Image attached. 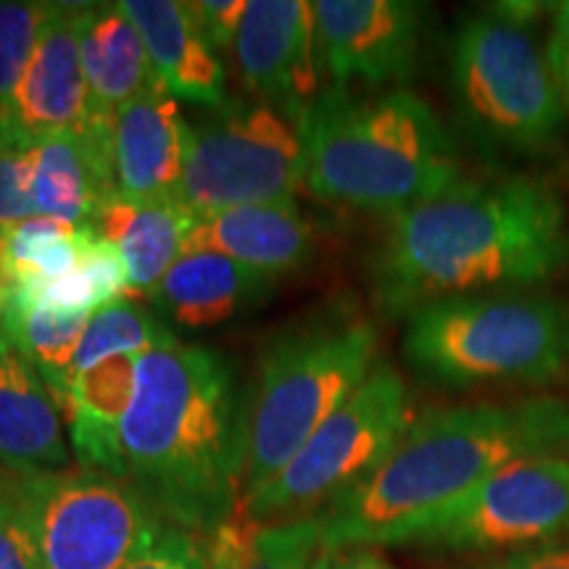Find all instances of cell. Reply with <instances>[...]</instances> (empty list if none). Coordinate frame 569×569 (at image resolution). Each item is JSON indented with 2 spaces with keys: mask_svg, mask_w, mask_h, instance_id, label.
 I'll return each mask as SVG.
<instances>
[{
  "mask_svg": "<svg viewBox=\"0 0 569 569\" xmlns=\"http://www.w3.org/2000/svg\"><path fill=\"white\" fill-rule=\"evenodd\" d=\"M567 267V206L551 182L459 177L390 213L372 259V290L382 315L409 317L443 298L532 288Z\"/></svg>",
  "mask_w": 569,
  "mask_h": 569,
  "instance_id": "1",
  "label": "cell"
},
{
  "mask_svg": "<svg viewBox=\"0 0 569 569\" xmlns=\"http://www.w3.org/2000/svg\"><path fill=\"white\" fill-rule=\"evenodd\" d=\"M567 448L569 403L553 396L430 409L359 486L311 519L325 551L417 546L498 467Z\"/></svg>",
  "mask_w": 569,
  "mask_h": 569,
  "instance_id": "2",
  "label": "cell"
},
{
  "mask_svg": "<svg viewBox=\"0 0 569 569\" xmlns=\"http://www.w3.org/2000/svg\"><path fill=\"white\" fill-rule=\"evenodd\" d=\"M122 475L174 528L211 536L243 511L246 393L224 353L177 343L134 359Z\"/></svg>",
  "mask_w": 569,
  "mask_h": 569,
  "instance_id": "3",
  "label": "cell"
},
{
  "mask_svg": "<svg viewBox=\"0 0 569 569\" xmlns=\"http://www.w3.org/2000/svg\"><path fill=\"white\" fill-rule=\"evenodd\" d=\"M306 190L327 203L396 213L459 180V159L430 103L409 90L330 88L298 124Z\"/></svg>",
  "mask_w": 569,
  "mask_h": 569,
  "instance_id": "4",
  "label": "cell"
},
{
  "mask_svg": "<svg viewBox=\"0 0 569 569\" xmlns=\"http://www.w3.org/2000/svg\"><path fill=\"white\" fill-rule=\"evenodd\" d=\"M375 359V325L348 303L309 311L267 340L246 393L243 503L343 407Z\"/></svg>",
  "mask_w": 569,
  "mask_h": 569,
  "instance_id": "5",
  "label": "cell"
},
{
  "mask_svg": "<svg viewBox=\"0 0 569 569\" xmlns=\"http://www.w3.org/2000/svg\"><path fill=\"white\" fill-rule=\"evenodd\" d=\"M403 356L443 386H543L569 365V298L509 290L427 303L407 317Z\"/></svg>",
  "mask_w": 569,
  "mask_h": 569,
  "instance_id": "6",
  "label": "cell"
},
{
  "mask_svg": "<svg viewBox=\"0 0 569 569\" xmlns=\"http://www.w3.org/2000/svg\"><path fill=\"white\" fill-rule=\"evenodd\" d=\"M453 98L467 130L493 151H549L569 109L530 27L496 9L465 21L451 53Z\"/></svg>",
  "mask_w": 569,
  "mask_h": 569,
  "instance_id": "7",
  "label": "cell"
},
{
  "mask_svg": "<svg viewBox=\"0 0 569 569\" xmlns=\"http://www.w3.org/2000/svg\"><path fill=\"white\" fill-rule=\"evenodd\" d=\"M3 475L42 569H124L169 528L122 478L88 469Z\"/></svg>",
  "mask_w": 569,
  "mask_h": 569,
  "instance_id": "8",
  "label": "cell"
},
{
  "mask_svg": "<svg viewBox=\"0 0 569 569\" xmlns=\"http://www.w3.org/2000/svg\"><path fill=\"white\" fill-rule=\"evenodd\" d=\"M411 419L415 411L403 377L393 367L375 365L367 380L319 425L280 475L248 498L240 515L256 522L317 517L393 451Z\"/></svg>",
  "mask_w": 569,
  "mask_h": 569,
  "instance_id": "9",
  "label": "cell"
},
{
  "mask_svg": "<svg viewBox=\"0 0 569 569\" xmlns=\"http://www.w3.org/2000/svg\"><path fill=\"white\" fill-rule=\"evenodd\" d=\"M272 103L232 101L193 127L174 201L203 219L253 203H290L306 188L298 124Z\"/></svg>",
  "mask_w": 569,
  "mask_h": 569,
  "instance_id": "10",
  "label": "cell"
},
{
  "mask_svg": "<svg viewBox=\"0 0 569 569\" xmlns=\"http://www.w3.org/2000/svg\"><path fill=\"white\" fill-rule=\"evenodd\" d=\"M561 536H569V459L538 453L498 467L417 546L507 557Z\"/></svg>",
  "mask_w": 569,
  "mask_h": 569,
  "instance_id": "11",
  "label": "cell"
},
{
  "mask_svg": "<svg viewBox=\"0 0 569 569\" xmlns=\"http://www.w3.org/2000/svg\"><path fill=\"white\" fill-rule=\"evenodd\" d=\"M319 63L336 88L407 82L422 40V6L409 0H317Z\"/></svg>",
  "mask_w": 569,
  "mask_h": 569,
  "instance_id": "12",
  "label": "cell"
},
{
  "mask_svg": "<svg viewBox=\"0 0 569 569\" xmlns=\"http://www.w3.org/2000/svg\"><path fill=\"white\" fill-rule=\"evenodd\" d=\"M232 51L246 88L288 113L290 122L301 124L319 98L322 71L315 3L248 0Z\"/></svg>",
  "mask_w": 569,
  "mask_h": 569,
  "instance_id": "13",
  "label": "cell"
},
{
  "mask_svg": "<svg viewBox=\"0 0 569 569\" xmlns=\"http://www.w3.org/2000/svg\"><path fill=\"white\" fill-rule=\"evenodd\" d=\"M84 3H53L51 19L42 27L17 96L9 127L0 140L32 142L53 132L77 130L90 117V92L82 69L80 13Z\"/></svg>",
  "mask_w": 569,
  "mask_h": 569,
  "instance_id": "14",
  "label": "cell"
},
{
  "mask_svg": "<svg viewBox=\"0 0 569 569\" xmlns=\"http://www.w3.org/2000/svg\"><path fill=\"white\" fill-rule=\"evenodd\" d=\"M30 193L34 217L92 230L106 206L119 198L111 167V119L90 113L77 130L32 142Z\"/></svg>",
  "mask_w": 569,
  "mask_h": 569,
  "instance_id": "15",
  "label": "cell"
},
{
  "mask_svg": "<svg viewBox=\"0 0 569 569\" xmlns=\"http://www.w3.org/2000/svg\"><path fill=\"white\" fill-rule=\"evenodd\" d=\"M193 127L163 88L142 92L111 117V167L119 198L169 201L180 188Z\"/></svg>",
  "mask_w": 569,
  "mask_h": 569,
  "instance_id": "16",
  "label": "cell"
},
{
  "mask_svg": "<svg viewBox=\"0 0 569 569\" xmlns=\"http://www.w3.org/2000/svg\"><path fill=\"white\" fill-rule=\"evenodd\" d=\"M315 230L296 201L238 206L198 219L182 253L211 251L272 277L303 269L315 256ZM180 253V256H182Z\"/></svg>",
  "mask_w": 569,
  "mask_h": 569,
  "instance_id": "17",
  "label": "cell"
},
{
  "mask_svg": "<svg viewBox=\"0 0 569 569\" xmlns=\"http://www.w3.org/2000/svg\"><path fill=\"white\" fill-rule=\"evenodd\" d=\"M0 467L11 475L67 472L61 409L38 369L0 330Z\"/></svg>",
  "mask_w": 569,
  "mask_h": 569,
  "instance_id": "18",
  "label": "cell"
},
{
  "mask_svg": "<svg viewBox=\"0 0 569 569\" xmlns=\"http://www.w3.org/2000/svg\"><path fill=\"white\" fill-rule=\"evenodd\" d=\"M274 282L222 253H182L163 274L151 303L182 330H209L264 303Z\"/></svg>",
  "mask_w": 569,
  "mask_h": 569,
  "instance_id": "19",
  "label": "cell"
},
{
  "mask_svg": "<svg viewBox=\"0 0 569 569\" xmlns=\"http://www.w3.org/2000/svg\"><path fill=\"white\" fill-rule=\"evenodd\" d=\"M119 6L138 27L156 77L169 96L211 109L224 106L222 61L196 24L188 3L122 0Z\"/></svg>",
  "mask_w": 569,
  "mask_h": 569,
  "instance_id": "20",
  "label": "cell"
},
{
  "mask_svg": "<svg viewBox=\"0 0 569 569\" xmlns=\"http://www.w3.org/2000/svg\"><path fill=\"white\" fill-rule=\"evenodd\" d=\"M80 51L92 117L111 119L142 92L163 88L138 27L119 3L82 6Z\"/></svg>",
  "mask_w": 569,
  "mask_h": 569,
  "instance_id": "21",
  "label": "cell"
},
{
  "mask_svg": "<svg viewBox=\"0 0 569 569\" xmlns=\"http://www.w3.org/2000/svg\"><path fill=\"white\" fill-rule=\"evenodd\" d=\"M134 359L138 356H119L74 375L61 396L59 409L80 469L111 478L122 475L119 430L132 401Z\"/></svg>",
  "mask_w": 569,
  "mask_h": 569,
  "instance_id": "22",
  "label": "cell"
},
{
  "mask_svg": "<svg viewBox=\"0 0 569 569\" xmlns=\"http://www.w3.org/2000/svg\"><path fill=\"white\" fill-rule=\"evenodd\" d=\"M196 219L174 198L169 201L134 203L113 198L92 224L101 238L122 256L130 277V298H148L156 293L163 274L180 259L184 238L193 230Z\"/></svg>",
  "mask_w": 569,
  "mask_h": 569,
  "instance_id": "23",
  "label": "cell"
},
{
  "mask_svg": "<svg viewBox=\"0 0 569 569\" xmlns=\"http://www.w3.org/2000/svg\"><path fill=\"white\" fill-rule=\"evenodd\" d=\"M203 540L209 569H315L322 551L317 519L256 522L238 515Z\"/></svg>",
  "mask_w": 569,
  "mask_h": 569,
  "instance_id": "24",
  "label": "cell"
},
{
  "mask_svg": "<svg viewBox=\"0 0 569 569\" xmlns=\"http://www.w3.org/2000/svg\"><path fill=\"white\" fill-rule=\"evenodd\" d=\"M90 227L30 217L0 230V296L61 280L80 264Z\"/></svg>",
  "mask_w": 569,
  "mask_h": 569,
  "instance_id": "25",
  "label": "cell"
},
{
  "mask_svg": "<svg viewBox=\"0 0 569 569\" xmlns=\"http://www.w3.org/2000/svg\"><path fill=\"white\" fill-rule=\"evenodd\" d=\"M90 315H63L48 306L0 298V330L38 369L56 403L67 393L69 369Z\"/></svg>",
  "mask_w": 569,
  "mask_h": 569,
  "instance_id": "26",
  "label": "cell"
},
{
  "mask_svg": "<svg viewBox=\"0 0 569 569\" xmlns=\"http://www.w3.org/2000/svg\"><path fill=\"white\" fill-rule=\"evenodd\" d=\"M172 343H177L172 330L151 309L132 301V298H122V301L103 306L90 315L74 359H71L69 380L74 375L90 372L109 359L142 356Z\"/></svg>",
  "mask_w": 569,
  "mask_h": 569,
  "instance_id": "27",
  "label": "cell"
},
{
  "mask_svg": "<svg viewBox=\"0 0 569 569\" xmlns=\"http://www.w3.org/2000/svg\"><path fill=\"white\" fill-rule=\"evenodd\" d=\"M51 11L53 3L0 0V134L9 127L13 96Z\"/></svg>",
  "mask_w": 569,
  "mask_h": 569,
  "instance_id": "28",
  "label": "cell"
},
{
  "mask_svg": "<svg viewBox=\"0 0 569 569\" xmlns=\"http://www.w3.org/2000/svg\"><path fill=\"white\" fill-rule=\"evenodd\" d=\"M34 217L30 193V148L0 140V230Z\"/></svg>",
  "mask_w": 569,
  "mask_h": 569,
  "instance_id": "29",
  "label": "cell"
},
{
  "mask_svg": "<svg viewBox=\"0 0 569 569\" xmlns=\"http://www.w3.org/2000/svg\"><path fill=\"white\" fill-rule=\"evenodd\" d=\"M124 569H209L206 540L196 532L169 525L151 549Z\"/></svg>",
  "mask_w": 569,
  "mask_h": 569,
  "instance_id": "30",
  "label": "cell"
},
{
  "mask_svg": "<svg viewBox=\"0 0 569 569\" xmlns=\"http://www.w3.org/2000/svg\"><path fill=\"white\" fill-rule=\"evenodd\" d=\"M0 569H42L30 530L6 486V475H0Z\"/></svg>",
  "mask_w": 569,
  "mask_h": 569,
  "instance_id": "31",
  "label": "cell"
},
{
  "mask_svg": "<svg viewBox=\"0 0 569 569\" xmlns=\"http://www.w3.org/2000/svg\"><path fill=\"white\" fill-rule=\"evenodd\" d=\"M188 9L213 51H222V48L234 46L248 11V0H193L188 3Z\"/></svg>",
  "mask_w": 569,
  "mask_h": 569,
  "instance_id": "32",
  "label": "cell"
},
{
  "mask_svg": "<svg viewBox=\"0 0 569 569\" xmlns=\"http://www.w3.org/2000/svg\"><path fill=\"white\" fill-rule=\"evenodd\" d=\"M475 569H569V536L532 546V549L507 553V557Z\"/></svg>",
  "mask_w": 569,
  "mask_h": 569,
  "instance_id": "33",
  "label": "cell"
},
{
  "mask_svg": "<svg viewBox=\"0 0 569 569\" xmlns=\"http://www.w3.org/2000/svg\"><path fill=\"white\" fill-rule=\"evenodd\" d=\"M546 56H549L553 80H557L561 98H565L569 109V3H561L557 6V11H553V24Z\"/></svg>",
  "mask_w": 569,
  "mask_h": 569,
  "instance_id": "34",
  "label": "cell"
},
{
  "mask_svg": "<svg viewBox=\"0 0 569 569\" xmlns=\"http://www.w3.org/2000/svg\"><path fill=\"white\" fill-rule=\"evenodd\" d=\"M315 569H396L372 549H338L319 551Z\"/></svg>",
  "mask_w": 569,
  "mask_h": 569,
  "instance_id": "35",
  "label": "cell"
}]
</instances>
